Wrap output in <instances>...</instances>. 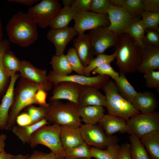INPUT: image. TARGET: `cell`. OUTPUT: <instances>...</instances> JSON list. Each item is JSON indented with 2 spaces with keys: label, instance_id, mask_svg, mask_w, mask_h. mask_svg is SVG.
<instances>
[{
  "label": "cell",
  "instance_id": "obj_1",
  "mask_svg": "<svg viewBox=\"0 0 159 159\" xmlns=\"http://www.w3.org/2000/svg\"><path fill=\"white\" fill-rule=\"evenodd\" d=\"M37 26L27 13L18 11L9 19L6 25L8 40L22 47L29 46L38 39Z\"/></svg>",
  "mask_w": 159,
  "mask_h": 159
},
{
  "label": "cell",
  "instance_id": "obj_2",
  "mask_svg": "<svg viewBox=\"0 0 159 159\" xmlns=\"http://www.w3.org/2000/svg\"><path fill=\"white\" fill-rule=\"evenodd\" d=\"M53 85L50 82L38 84L21 77L14 89L13 102L9 112L6 130H11L15 125L16 117L22 109L29 105L37 104L34 96L39 89L42 88L47 92L52 89Z\"/></svg>",
  "mask_w": 159,
  "mask_h": 159
},
{
  "label": "cell",
  "instance_id": "obj_3",
  "mask_svg": "<svg viewBox=\"0 0 159 159\" xmlns=\"http://www.w3.org/2000/svg\"><path fill=\"white\" fill-rule=\"evenodd\" d=\"M115 47L116 65L120 72L125 74L137 71L140 62V48L134 39L124 33L117 37Z\"/></svg>",
  "mask_w": 159,
  "mask_h": 159
},
{
  "label": "cell",
  "instance_id": "obj_4",
  "mask_svg": "<svg viewBox=\"0 0 159 159\" xmlns=\"http://www.w3.org/2000/svg\"><path fill=\"white\" fill-rule=\"evenodd\" d=\"M102 89L105 94L108 114L120 117L126 121L131 117L140 113L119 93L115 81L109 80Z\"/></svg>",
  "mask_w": 159,
  "mask_h": 159
},
{
  "label": "cell",
  "instance_id": "obj_5",
  "mask_svg": "<svg viewBox=\"0 0 159 159\" xmlns=\"http://www.w3.org/2000/svg\"><path fill=\"white\" fill-rule=\"evenodd\" d=\"M45 118L49 123L60 125L82 124L79 114V106L72 102L64 103L59 100L51 102Z\"/></svg>",
  "mask_w": 159,
  "mask_h": 159
},
{
  "label": "cell",
  "instance_id": "obj_6",
  "mask_svg": "<svg viewBox=\"0 0 159 159\" xmlns=\"http://www.w3.org/2000/svg\"><path fill=\"white\" fill-rule=\"evenodd\" d=\"M61 125H46L37 130L31 136L28 143L32 148L38 145H44L58 158H64L65 150L60 138Z\"/></svg>",
  "mask_w": 159,
  "mask_h": 159
},
{
  "label": "cell",
  "instance_id": "obj_7",
  "mask_svg": "<svg viewBox=\"0 0 159 159\" xmlns=\"http://www.w3.org/2000/svg\"><path fill=\"white\" fill-rule=\"evenodd\" d=\"M126 121V132L135 135L140 138L152 131L159 130V113L158 112L140 113L130 117Z\"/></svg>",
  "mask_w": 159,
  "mask_h": 159
},
{
  "label": "cell",
  "instance_id": "obj_8",
  "mask_svg": "<svg viewBox=\"0 0 159 159\" xmlns=\"http://www.w3.org/2000/svg\"><path fill=\"white\" fill-rule=\"evenodd\" d=\"M61 8L57 0H42L30 7L27 13L37 26L45 28L49 25Z\"/></svg>",
  "mask_w": 159,
  "mask_h": 159
},
{
  "label": "cell",
  "instance_id": "obj_9",
  "mask_svg": "<svg viewBox=\"0 0 159 159\" xmlns=\"http://www.w3.org/2000/svg\"><path fill=\"white\" fill-rule=\"evenodd\" d=\"M80 127L83 140L89 146L103 150L110 145L118 143L119 139L116 136H107L99 125L85 124Z\"/></svg>",
  "mask_w": 159,
  "mask_h": 159
},
{
  "label": "cell",
  "instance_id": "obj_10",
  "mask_svg": "<svg viewBox=\"0 0 159 159\" xmlns=\"http://www.w3.org/2000/svg\"><path fill=\"white\" fill-rule=\"evenodd\" d=\"M110 22L108 28L118 37L125 33L132 23L140 19V16L131 14L123 9L111 5L107 12Z\"/></svg>",
  "mask_w": 159,
  "mask_h": 159
},
{
  "label": "cell",
  "instance_id": "obj_11",
  "mask_svg": "<svg viewBox=\"0 0 159 159\" xmlns=\"http://www.w3.org/2000/svg\"><path fill=\"white\" fill-rule=\"evenodd\" d=\"M47 77L49 82L52 83L54 86L61 82L67 81L99 90L102 89L109 80L110 77L107 75H100L87 77L78 74L62 76L56 73L52 70L47 75Z\"/></svg>",
  "mask_w": 159,
  "mask_h": 159
},
{
  "label": "cell",
  "instance_id": "obj_12",
  "mask_svg": "<svg viewBox=\"0 0 159 159\" xmlns=\"http://www.w3.org/2000/svg\"><path fill=\"white\" fill-rule=\"evenodd\" d=\"M73 28L78 34L101 26L108 27L110 22L107 15L89 11L77 13L73 19Z\"/></svg>",
  "mask_w": 159,
  "mask_h": 159
},
{
  "label": "cell",
  "instance_id": "obj_13",
  "mask_svg": "<svg viewBox=\"0 0 159 159\" xmlns=\"http://www.w3.org/2000/svg\"><path fill=\"white\" fill-rule=\"evenodd\" d=\"M90 39L95 55L104 53L105 50L115 47L117 37L107 27L101 26L90 30L87 34Z\"/></svg>",
  "mask_w": 159,
  "mask_h": 159
},
{
  "label": "cell",
  "instance_id": "obj_14",
  "mask_svg": "<svg viewBox=\"0 0 159 159\" xmlns=\"http://www.w3.org/2000/svg\"><path fill=\"white\" fill-rule=\"evenodd\" d=\"M77 34L73 27L68 26L58 29H51L47 37L54 46L55 55L59 56L64 54L67 44Z\"/></svg>",
  "mask_w": 159,
  "mask_h": 159
},
{
  "label": "cell",
  "instance_id": "obj_15",
  "mask_svg": "<svg viewBox=\"0 0 159 159\" xmlns=\"http://www.w3.org/2000/svg\"><path fill=\"white\" fill-rule=\"evenodd\" d=\"M52 95L49 98L51 102L65 99L78 106V99L82 86L69 82L63 81L54 86Z\"/></svg>",
  "mask_w": 159,
  "mask_h": 159
},
{
  "label": "cell",
  "instance_id": "obj_16",
  "mask_svg": "<svg viewBox=\"0 0 159 159\" xmlns=\"http://www.w3.org/2000/svg\"><path fill=\"white\" fill-rule=\"evenodd\" d=\"M140 59L137 71L144 73L159 69V46L144 44L140 47Z\"/></svg>",
  "mask_w": 159,
  "mask_h": 159
},
{
  "label": "cell",
  "instance_id": "obj_17",
  "mask_svg": "<svg viewBox=\"0 0 159 159\" xmlns=\"http://www.w3.org/2000/svg\"><path fill=\"white\" fill-rule=\"evenodd\" d=\"M73 39V47L84 67L93 59L94 55L91 42L87 34H77Z\"/></svg>",
  "mask_w": 159,
  "mask_h": 159
},
{
  "label": "cell",
  "instance_id": "obj_18",
  "mask_svg": "<svg viewBox=\"0 0 159 159\" xmlns=\"http://www.w3.org/2000/svg\"><path fill=\"white\" fill-rule=\"evenodd\" d=\"M19 74L16 73L10 77L8 87L0 104V130H6L9 112L13 100L15 84Z\"/></svg>",
  "mask_w": 159,
  "mask_h": 159
},
{
  "label": "cell",
  "instance_id": "obj_19",
  "mask_svg": "<svg viewBox=\"0 0 159 159\" xmlns=\"http://www.w3.org/2000/svg\"><path fill=\"white\" fill-rule=\"evenodd\" d=\"M105 95L99 89L90 87L83 86L78 99V106H96L106 107Z\"/></svg>",
  "mask_w": 159,
  "mask_h": 159
},
{
  "label": "cell",
  "instance_id": "obj_20",
  "mask_svg": "<svg viewBox=\"0 0 159 159\" xmlns=\"http://www.w3.org/2000/svg\"><path fill=\"white\" fill-rule=\"evenodd\" d=\"M131 103L136 109L143 114L155 111L158 105L155 95L150 91L138 92Z\"/></svg>",
  "mask_w": 159,
  "mask_h": 159
},
{
  "label": "cell",
  "instance_id": "obj_21",
  "mask_svg": "<svg viewBox=\"0 0 159 159\" xmlns=\"http://www.w3.org/2000/svg\"><path fill=\"white\" fill-rule=\"evenodd\" d=\"M61 126L60 140L65 149L77 146L84 142L80 126L72 125Z\"/></svg>",
  "mask_w": 159,
  "mask_h": 159
},
{
  "label": "cell",
  "instance_id": "obj_22",
  "mask_svg": "<svg viewBox=\"0 0 159 159\" xmlns=\"http://www.w3.org/2000/svg\"><path fill=\"white\" fill-rule=\"evenodd\" d=\"M19 72L21 77L34 83L44 84L49 82L46 70L37 68L27 60L21 61Z\"/></svg>",
  "mask_w": 159,
  "mask_h": 159
},
{
  "label": "cell",
  "instance_id": "obj_23",
  "mask_svg": "<svg viewBox=\"0 0 159 159\" xmlns=\"http://www.w3.org/2000/svg\"><path fill=\"white\" fill-rule=\"evenodd\" d=\"M98 123L107 136L118 132H126V121L120 117L109 114L105 115Z\"/></svg>",
  "mask_w": 159,
  "mask_h": 159
},
{
  "label": "cell",
  "instance_id": "obj_24",
  "mask_svg": "<svg viewBox=\"0 0 159 159\" xmlns=\"http://www.w3.org/2000/svg\"><path fill=\"white\" fill-rule=\"evenodd\" d=\"M105 111L104 107L101 106H79V116L85 124H96L105 115Z\"/></svg>",
  "mask_w": 159,
  "mask_h": 159
},
{
  "label": "cell",
  "instance_id": "obj_25",
  "mask_svg": "<svg viewBox=\"0 0 159 159\" xmlns=\"http://www.w3.org/2000/svg\"><path fill=\"white\" fill-rule=\"evenodd\" d=\"M140 139L150 159H159V130L148 133Z\"/></svg>",
  "mask_w": 159,
  "mask_h": 159
},
{
  "label": "cell",
  "instance_id": "obj_26",
  "mask_svg": "<svg viewBox=\"0 0 159 159\" xmlns=\"http://www.w3.org/2000/svg\"><path fill=\"white\" fill-rule=\"evenodd\" d=\"M49 123L44 118L35 124L26 126L14 125L12 128L13 133L24 144L28 143L32 135L37 130Z\"/></svg>",
  "mask_w": 159,
  "mask_h": 159
},
{
  "label": "cell",
  "instance_id": "obj_27",
  "mask_svg": "<svg viewBox=\"0 0 159 159\" xmlns=\"http://www.w3.org/2000/svg\"><path fill=\"white\" fill-rule=\"evenodd\" d=\"M70 6H63L51 22L49 26L52 29H58L68 26L76 15Z\"/></svg>",
  "mask_w": 159,
  "mask_h": 159
},
{
  "label": "cell",
  "instance_id": "obj_28",
  "mask_svg": "<svg viewBox=\"0 0 159 159\" xmlns=\"http://www.w3.org/2000/svg\"><path fill=\"white\" fill-rule=\"evenodd\" d=\"M114 80L119 93L131 103L138 92L128 80L125 74L120 72L119 76Z\"/></svg>",
  "mask_w": 159,
  "mask_h": 159
},
{
  "label": "cell",
  "instance_id": "obj_29",
  "mask_svg": "<svg viewBox=\"0 0 159 159\" xmlns=\"http://www.w3.org/2000/svg\"><path fill=\"white\" fill-rule=\"evenodd\" d=\"M111 5L120 8L128 13L140 16L144 10L142 0H110Z\"/></svg>",
  "mask_w": 159,
  "mask_h": 159
},
{
  "label": "cell",
  "instance_id": "obj_30",
  "mask_svg": "<svg viewBox=\"0 0 159 159\" xmlns=\"http://www.w3.org/2000/svg\"><path fill=\"white\" fill-rule=\"evenodd\" d=\"M21 61L11 51L9 50L4 53L3 58L4 69L7 76L11 77L19 72Z\"/></svg>",
  "mask_w": 159,
  "mask_h": 159
},
{
  "label": "cell",
  "instance_id": "obj_31",
  "mask_svg": "<svg viewBox=\"0 0 159 159\" xmlns=\"http://www.w3.org/2000/svg\"><path fill=\"white\" fill-rule=\"evenodd\" d=\"M120 145L118 143L110 145L105 150L90 147L92 157L97 159H119Z\"/></svg>",
  "mask_w": 159,
  "mask_h": 159
},
{
  "label": "cell",
  "instance_id": "obj_32",
  "mask_svg": "<svg viewBox=\"0 0 159 159\" xmlns=\"http://www.w3.org/2000/svg\"><path fill=\"white\" fill-rule=\"evenodd\" d=\"M53 71L56 73L62 76L70 74L72 70L66 55H54L50 62Z\"/></svg>",
  "mask_w": 159,
  "mask_h": 159
},
{
  "label": "cell",
  "instance_id": "obj_33",
  "mask_svg": "<svg viewBox=\"0 0 159 159\" xmlns=\"http://www.w3.org/2000/svg\"><path fill=\"white\" fill-rule=\"evenodd\" d=\"M129 139L132 159H150L139 137L135 135H131Z\"/></svg>",
  "mask_w": 159,
  "mask_h": 159
},
{
  "label": "cell",
  "instance_id": "obj_34",
  "mask_svg": "<svg viewBox=\"0 0 159 159\" xmlns=\"http://www.w3.org/2000/svg\"><path fill=\"white\" fill-rule=\"evenodd\" d=\"M116 53L114 52L111 54L104 53L96 55L89 64L84 67V74L85 76H90V73L97 68L106 64H110L115 59Z\"/></svg>",
  "mask_w": 159,
  "mask_h": 159
},
{
  "label": "cell",
  "instance_id": "obj_35",
  "mask_svg": "<svg viewBox=\"0 0 159 159\" xmlns=\"http://www.w3.org/2000/svg\"><path fill=\"white\" fill-rule=\"evenodd\" d=\"M145 28L141 19L135 22L130 25L126 30L125 33L131 36L140 47L143 44V39Z\"/></svg>",
  "mask_w": 159,
  "mask_h": 159
},
{
  "label": "cell",
  "instance_id": "obj_36",
  "mask_svg": "<svg viewBox=\"0 0 159 159\" xmlns=\"http://www.w3.org/2000/svg\"><path fill=\"white\" fill-rule=\"evenodd\" d=\"M65 150V159H78L92 157L90 147L85 142L80 145Z\"/></svg>",
  "mask_w": 159,
  "mask_h": 159
},
{
  "label": "cell",
  "instance_id": "obj_37",
  "mask_svg": "<svg viewBox=\"0 0 159 159\" xmlns=\"http://www.w3.org/2000/svg\"><path fill=\"white\" fill-rule=\"evenodd\" d=\"M10 42L8 40H2L0 42V94L4 90L9 78L6 75L4 69L3 58L4 53L10 50Z\"/></svg>",
  "mask_w": 159,
  "mask_h": 159
},
{
  "label": "cell",
  "instance_id": "obj_38",
  "mask_svg": "<svg viewBox=\"0 0 159 159\" xmlns=\"http://www.w3.org/2000/svg\"><path fill=\"white\" fill-rule=\"evenodd\" d=\"M25 110L29 115L32 125L46 118L48 108L42 106L37 107L31 105L25 107Z\"/></svg>",
  "mask_w": 159,
  "mask_h": 159
},
{
  "label": "cell",
  "instance_id": "obj_39",
  "mask_svg": "<svg viewBox=\"0 0 159 159\" xmlns=\"http://www.w3.org/2000/svg\"><path fill=\"white\" fill-rule=\"evenodd\" d=\"M66 55L72 71L77 74L85 76L84 67L73 47L68 49Z\"/></svg>",
  "mask_w": 159,
  "mask_h": 159
},
{
  "label": "cell",
  "instance_id": "obj_40",
  "mask_svg": "<svg viewBox=\"0 0 159 159\" xmlns=\"http://www.w3.org/2000/svg\"><path fill=\"white\" fill-rule=\"evenodd\" d=\"M145 29H154L159 31V13L144 10L140 14Z\"/></svg>",
  "mask_w": 159,
  "mask_h": 159
},
{
  "label": "cell",
  "instance_id": "obj_41",
  "mask_svg": "<svg viewBox=\"0 0 159 159\" xmlns=\"http://www.w3.org/2000/svg\"><path fill=\"white\" fill-rule=\"evenodd\" d=\"M144 74L146 86L149 88L155 89L159 93V70H150Z\"/></svg>",
  "mask_w": 159,
  "mask_h": 159
},
{
  "label": "cell",
  "instance_id": "obj_42",
  "mask_svg": "<svg viewBox=\"0 0 159 159\" xmlns=\"http://www.w3.org/2000/svg\"><path fill=\"white\" fill-rule=\"evenodd\" d=\"M111 5L110 0H92L90 11L107 15V12Z\"/></svg>",
  "mask_w": 159,
  "mask_h": 159
},
{
  "label": "cell",
  "instance_id": "obj_43",
  "mask_svg": "<svg viewBox=\"0 0 159 159\" xmlns=\"http://www.w3.org/2000/svg\"><path fill=\"white\" fill-rule=\"evenodd\" d=\"M143 41L144 44L159 46V31L154 29H146Z\"/></svg>",
  "mask_w": 159,
  "mask_h": 159
},
{
  "label": "cell",
  "instance_id": "obj_44",
  "mask_svg": "<svg viewBox=\"0 0 159 159\" xmlns=\"http://www.w3.org/2000/svg\"><path fill=\"white\" fill-rule=\"evenodd\" d=\"M92 0H73L70 7L76 14L90 11Z\"/></svg>",
  "mask_w": 159,
  "mask_h": 159
},
{
  "label": "cell",
  "instance_id": "obj_45",
  "mask_svg": "<svg viewBox=\"0 0 159 159\" xmlns=\"http://www.w3.org/2000/svg\"><path fill=\"white\" fill-rule=\"evenodd\" d=\"M92 72L93 74L107 75L113 80L119 75L118 72L115 71L112 67L110 64H106L102 65L94 70Z\"/></svg>",
  "mask_w": 159,
  "mask_h": 159
},
{
  "label": "cell",
  "instance_id": "obj_46",
  "mask_svg": "<svg viewBox=\"0 0 159 159\" xmlns=\"http://www.w3.org/2000/svg\"><path fill=\"white\" fill-rule=\"evenodd\" d=\"M47 95V92L43 89H39L34 96V99L37 104L48 108L49 104H48L46 102Z\"/></svg>",
  "mask_w": 159,
  "mask_h": 159
},
{
  "label": "cell",
  "instance_id": "obj_47",
  "mask_svg": "<svg viewBox=\"0 0 159 159\" xmlns=\"http://www.w3.org/2000/svg\"><path fill=\"white\" fill-rule=\"evenodd\" d=\"M145 10L154 13H159V0H142Z\"/></svg>",
  "mask_w": 159,
  "mask_h": 159
},
{
  "label": "cell",
  "instance_id": "obj_48",
  "mask_svg": "<svg viewBox=\"0 0 159 159\" xmlns=\"http://www.w3.org/2000/svg\"><path fill=\"white\" fill-rule=\"evenodd\" d=\"M57 157L52 152L47 153L37 151H34L29 155L28 159H56Z\"/></svg>",
  "mask_w": 159,
  "mask_h": 159
},
{
  "label": "cell",
  "instance_id": "obj_49",
  "mask_svg": "<svg viewBox=\"0 0 159 159\" xmlns=\"http://www.w3.org/2000/svg\"><path fill=\"white\" fill-rule=\"evenodd\" d=\"M16 122L17 125L22 126L31 125V118L27 112H23L19 114L17 116Z\"/></svg>",
  "mask_w": 159,
  "mask_h": 159
},
{
  "label": "cell",
  "instance_id": "obj_50",
  "mask_svg": "<svg viewBox=\"0 0 159 159\" xmlns=\"http://www.w3.org/2000/svg\"><path fill=\"white\" fill-rule=\"evenodd\" d=\"M130 144H122L120 146L119 159H132L130 153Z\"/></svg>",
  "mask_w": 159,
  "mask_h": 159
},
{
  "label": "cell",
  "instance_id": "obj_51",
  "mask_svg": "<svg viewBox=\"0 0 159 159\" xmlns=\"http://www.w3.org/2000/svg\"><path fill=\"white\" fill-rule=\"evenodd\" d=\"M39 0H8V2L16 3L28 6H32L39 2Z\"/></svg>",
  "mask_w": 159,
  "mask_h": 159
},
{
  "label": "cell",
  "instance_id": "obj_52",
  "mask_svg": "<svg viewBox=\"0 0 159 159\" xmlns=\"http://www.w3.org/2000/svg\"><path fill=\"white\" fill-rule=\"evenodd\" d=\"M6 138V134L4 133L0 134V153L4 150L5 141Z\"/></svg>",
  "mask_w": 159,
  "mask_h": 159
},
{
  "label": "cell",
  "instance_id": "obj_53",
  "mask_svg": "<svg viewBox=\"0 0 159 159\" xmlns=\"http://www.w3.org/2000/svg\"><path fill=\"white\" fill-rule=\"evenodd\" d=\"M14 155L6 152L5 150L0 153V159H13Z\"/></svg>",
  "mask_w": 159,
  "mask_h": 159
},
{
  "label": "cell",
  "instance_id": "obj_54",
  "mask_svg": "<svg viewBox=\"0 0 159 159\" xmlns=\"http://www.w3.org/2000/svg\"><path fill=\"white\" fill-rule=\"evenodd\" d=\"M29 156L28 155L18 154L14 155L13 159H28Z\"/></svg>",
  "mask_w": 159,
  "mask_h": 159
},
{
  "label": "cell",
  "instance_id": "obj_55",
  "mask_svg": "<svg viewBox=\"0 0 159 159\" xmlns=\"http://www.w3.org/2000/svg\"><path fill=\"white\" fill-rule=\"evenodd\" d=\"M73 1V0H62V2L64 6H70Z\"/></svg>",
  "mask_w": 159,
  "mask_h": 159
},
{
  "label": "cell",
  "instance_id": "obj_56",
  "mask_svg": "<svg viewBox=\"0 0 159 159\" xmlns=\"http://www.w3.org/2000/svg\"><path fill=\"white\" fill-rule=\"evenodd\" d=\"M2 26V22L0 18V42L2 40L3 37Z\"/></svg>",
  "mask_w": 159,
  "mask_h": 159
},
{
  "label": "cell",
  "instance_id": "obj_57",
  "mask_svg": "<svg viewBox=\"0 0 159 159\" xmlns=\"http://www.w3.org/2000/svg\"><path fill=\"white\" fill-rule=\"evenodd\" d=\"M78 159H91V158H79Z\"/></svg>",
  "mask_w": 159,
  "mask_h": 159
},
{
  "label": "cell",
  "instance_id": "obj_58",
  "mask_svg": "<svg viewBox=\"0 0 159 159\" xmlns=\"http://www.w3.org/2000/svg\"><path fill=\"white\" fill-rule=\"evenodd\" d=\"M56 159H65L64 158H56Z\"/></svg>",
  "mask_w": 159,
  "mask_h": 159
}]
</instances>
